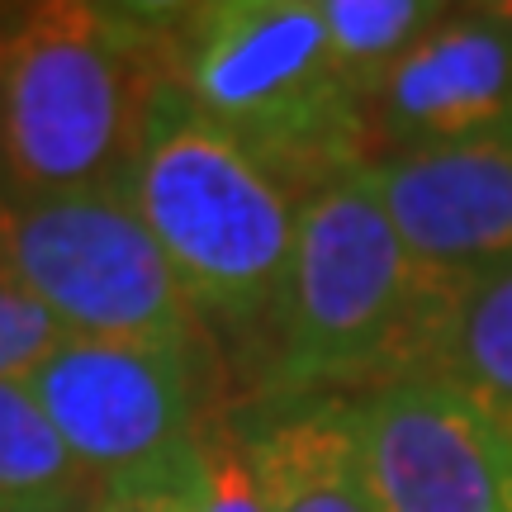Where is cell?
I'll use <instances>...</instances> for the list:
<instances>
[{
  "label": "cell",
  "instance_id": "6da1fadb",
  "mask_svg": "<svg viewBox=\"0 0 512 512\" xmlns=\"http://www.w3.org/2000/svg\"><path fill=\"white\" fill-rule=\"evenodd\" d=\"M446 318L451 304L427 285L361 166L299 204L261 399H347L432 375Z\"/></svg>",
  "mask_w": 512,
  "mask_h": 512
},
{
  "label": "cell",
  "instance_id": "3957f363",
  "mask_svg": "<svg viewBox=\"0 0 512 512\" xmlns=\"http://www.w3.org/2000/svg\"><path fill=\"white\" fill-rule=\"evenodd\" d=\"M119 185L200 318L228 332L271 323L304 200L214 124L176 76L147 91Z\"/></svg>",
  "mask_w": 512,
  "mask_h": 512
},
{
  "label": "cell",
  "instance_id": "8fae6325",
  "mask_svg": "<svg viewBox=\"0 0 512 512\" xmlns=\"http://www.w3.org/2000/svg\"><path fill=\"white\" fill-rule=\"evenodd\" d=\"M100 498L24 380H0V512H91Z\"/></svg>",
  "mask_w": 512,
  "mask_h": 512
},
{
  "label": "cell",
  "instance_id": "e0dca14e",
  "mask_svg": "<svg viewBox=\"0 0 512 512\" xmlns=\"http://www.w3.org/2000/svg\"><path fill=\"white\" fill-rule=\"evenodd\" d=\"M19 15H24V10H0V81H5V67H10V48H15V34H19Z\"/></svg>",
  "mask_w": 512,
  "mask_h": 512
},
{
  "label": "cell",
  "instance_id": "5b68a950",
  "mask_svg": "<svg viewBox=\"0 0 512 512\" xmlns=\"http://www.w3.org/2000/svg\"><path fill=\"white\" fill-rule=\"evenodd\" d=\"M0 275L48 304L72 337L181 347H200L204 337V318L124 185L76 195L0 190Z\"/></svg>",
  "mask_w": 512,
  "mask_h": 512
},
{
  "label": "cell",
  "instance_id": "ba28073f",
  "mask_svg": "<svg viewBox=\"0 0 512 512\" xmlns=\"http://www.w3.org/2000/svg\"><path fill=\"white\" fill-rule=\"evenodd\" d=\"M366 181L451 309L475 280L512 266V128L370 162Z\"/></svg>",
  "mask_w": 512,
  "mask_h": 512
},
{
  "label": "cell",
  "instance_id": "5bb4252c",
  "mask_svg": "<svg viewBox=\"0 0 512 512\" xmlns=\"http://www.w3.org/2000/svg\"><path fill=\"white\" fill-rule=\"evenodd\" d=\"M185 498L195 512H271L238 418H204L195 451L185 460Z\"/></svg>",
  "mask_w": 512,
  "mask_h": 512
},
{
  "label": "cell",
  "instance_id": "7c38bea8",
  "mask_svg": "<svg viewBox=\"0 0 512 512\" xmlns=\"http://www.w3.org/2000/svg\"><path fill=\"white\" fill-rule=\"evenodd\" d=\"M432 375L451 380L512 432V266L460 294L441 328Z\"/></svg>",
  "mask_w": 512,
  "mask_h": 512
},
{
  "label": "cell",
  "instance_id": "2e32d148",
  "mask_svg": "<svg viewBox=\"0 0 512 512\" xmlns=\"http://www.w3.org/2000/svg\"><path fill=\"white\" fill-rule=\"evenodd\" d=\"M190 451H195V446H190ZM185 460L171 479L138 484V489H105V494L95 498L91 512H195L190 508V498H185Z\"/></svg>",
  "mask_w": 512,
  "mask_h": 512
},
{
  "label": "cell",
  "instance_id": "9a60e30c",
  "mask_svg": "<svg viewBox=\"0 0 512 512\" xmlns=\"http://www.w3.org/2000/svg\"><path fill=\"white\" fill-rule=\"evenodd\" d=\"M67 337L72 332L48 304H38L24 285L0 275V380H29Z\"/></svg>",
  "mask_w": 512,
  "mask_h": 512
},
{
  "label": "cell",
  "instance_id": "8992f818",
  "mask_svg": "<svg viewBox=\"0 0 512 512\" xmlns=\"http://www.w3.org/2000/svg\"><path fill=\"white\" fill-rule=\"evenodd\" d=\"M24 384L100 494L171 479L209 418L200 356L181 342L67 337Z\"/></svg>",
  "mask_w": 512,
  "mask_h": 512
},
{
  "label": "cell",
  "instance_id": "52a82bcc",
  "mask_svg": "<svg viewBox=\"0 0 512 512\" xmlns=\"http://www.w3.org/2000/svg\"><path fill=\"white\" fill-rule=\"evenodd\" d=\"M380 512H512V432L441 375L361 403Z\"/></svg>",
  "mask_w": 512,
  "mask_h": 512
},
{
  "label": "cell",
  "instance_id": "30bf717a",
  "mask_svg": "<svg viewBox=\"0 0 512 512\" xmlns=\"http://www.w3.org/2000/svg\"><path fill=\"white\" fill-rule=\"evenodd\" d=\"M238 427L271 512H380L361 403L256 399Z\"/></svg>",
  "mask_w": 512,
  "mask_h": 512
},
{
  "label": "cell",
  "instance_id": "277c9868",
  "mask_svg": "<svg viewBox=\"0 0 512 512\" xmlns=\"http://www.w3.org/2000/svg\"><path fill=\"white\" fill-rule=\"evenodd\" d=\"M176 81L294 200L370 166V114L332 62L318 0L185 5Z\"/></svg>",
  "mask_w": 512,
  "mask_h": 512
},
{
  "label": "cell",
  "instance_id": "4fadbf2b",
  "mask_svg": "<svg viewBox=\"0 0 512 512\" xmlns=\"http://www.w3.org/2000/svg\"><path fill=\"white\" fill-rule=\"evenodd\" d=\"M328 29L332 62L347 81V91L366 105L380 100L389 72L446 10L432 0H318Z\"/></svg>",
  "mask_w": 512,
  "mask_h": 512
},
{
  "label": "cell",
  "instance_id": "9c48e42d",
  "mask_svg": "<svg viewBox=\"0 0 512 512\" xmlns=\"http://www.w3.org/2000/svg\"><path fill=\"white\" fill-rule=\"evenodd\" d=\"M512 128V5L446 10L370 105V162Z\"/></svg>",
  "mask_w": 512,
  "mask_h": 512
},
{
  "label": "cell",
  "instance_id": "7a4b0ae2",
  "mask_svg": "<svg viewBox=\"0 0 512 512\" xmlns=\"http://www.w3.org/2000/svg\"><path fill=\"white\" fill-rule=\"evenodd\" d=\"M185 5H24L0 81V190L119 185L147 91L176 76Z\"/></svg>",
  "mask_w": 512,
  "mask_h": 512
}]
</instances>
